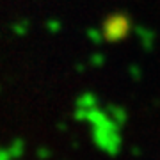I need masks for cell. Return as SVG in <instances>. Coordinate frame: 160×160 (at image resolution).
Returning a JSON list of instances; mask_svg holds the SVG:
<instances>
[{"instance_id": "10", "label": "cell", "mask_w": 160, "mask_h": 160, "mask_svg": "<svg viewBox=\"0 0 160 160\" xmlns=\"http://www.w3.org/2000/svg\"><path fill=\"white\" fill-rule=\"evenodd\" d=\"M137 32L141 34V41L144 43V46L149 48V43H151V39H153V36L149 34L148 30H144V29H137Z\"/></svg>"}, {"instance_id": "2", "label": "cell", "mask_w": 160, "mask_h": 160, "mask_svg": "<svg viewBox=\"0 0 160 160\" xmlns=\"http://www.w3.org/2000/svg\"><path fill=\"white\" fill-rule=\"evenodd\" d=\"M100 30L103 34V41L119 43V41L126 39L130 36V32L133 30V23H132V18L126 12H112L103 20Z\"/></svg>"}, {"instance_id": "12", "label": "cell", "mask_w": 160, "mask_h": 160, "mask_svg": "<svg viewBox=\"0 0 160 160\" xmlns=\"http://www.w3.org/2000/svg\"><path fill=\"white\" fill-rule=\"evenodd\" d=\"M38 157H39L41 160H46V158H50L52 157V151L48 148H39L38 149Z\"/></svg>"}, {"instance_id": "4", "label": "cell", "mask_w": 160, "mask_h": 160, "mask_svg": "<svg viewBox=\"0 0 160 160\" xmlns=\"http://www.w3.org/2000/svg\"><path fill=\"white\" fill-rule=\"evenodd\" d=\"M107 112L119 126H123L126 123V119H128V114H126L125 107H119V105H107Z\"/></svg>"}, {"instance_id": "11", "label": "cell", "mask_w": 160, "mask_h": 160, "mask_svg": "<svg viewBox=\"0 0 160 160\" xmlns=\"http://www.w3.org/2000/svg\"><path fill=\"white\" fill-rule=\"evenodd\" d=\"M0 160H16V158L12 157L11 151H9L7 146H6V148H0Z\"/></svg>"}, {"instance_id": "1", "label": "cell", "mask_w": 160, "mask_h": 160, "mask_svg": "<svg viewBox=\"0 0 160 160\" xmlns=\"http://www.w3.org/2000/svg\"><path fill=\"white\" fill-rule=\"evenodd\" d=\"M73 119L89 125L92 144L100 151L114 157L121 151L123 139H121V126L109 116L107 109L96 105L92 109H73Z\"/></svg>"}, {"instance_id": "8", "label": "cell", "mask_w": 160, "mask_h": 160, "mask_svg": "<svg viewBox=\"0 0 160 160\" xmlns=\"http://www.w3.org/2000/svg\"><path fill=\"white\" fill-rule=\"evenodd\" d=\"M46 29H48L50 34H59L62 30V22H59V20H48L46 22Z\"/></svg>"}, {"instance_id": "3", "label": "cell", "mask_w": 160, "mask_h": 160, "mask_svg": "<svg viewBox=\"0 0 160 160\" xmlns=\"http://www.w3.org/2000/svg\"><path fill=\"white\" fill-rule=\"evenodd\" d=\"M96 105H100V100H98V96L91 91L82 92V94L75 100V107H77V109H92V107H96Z\"/></svg>"}, {"instance_id": "9", "label": "cell", "mask_w": 160, "mask_h": 160, "mask_svg": "<svg viewBox=\"0 0 160 160\" xmlns=\"http://www.w3.org/2000/svg\"><path fill=\"white\" fill-rule=\"evenodd\" d=\"M89 62H91V66L100 68V66H103V64H105V55H103V53H92L91 59H89Z\"/></svg>"}, {"instance_id": "5", "label": "cell", "mask_w": 160, "mask_h": 160, "mask_svg": "<svg viewBox=\"0 0 160 160\" xmlns=\"http://www.w3.org/2000/svg\"><path fill=\"white\" fill-rule=\"evenodd\" d=\"M7 149L11 151V155L14 158H22L23 155H25V141L22 137H14L11 142L7 144Z\"/></svg>"}, {"instance_id": "6", "label": "cell", "mask_w": 160, "mask_h": 160, "mask_svg": "<svg viewBox=\"0 0 160 160\" xmlns=\"http://www.w3.org/2000/svg\"><path fill=\"white\" fill-rule=\"evenodd\" d=\"M11 30L14 32V36H27L29 34V30H30V23L27 22V20H18V22L12 23V27Z\"/></svg>"}, {"instance_id": "7", "label": "cell", "mask_w": 160, "mask_h": 160, "mask_svg": "<svg viewBox=\"0 0 160 160\" xmlns=\"http://www.w3.org/2000/svg\"><path fill=\"white\" fill-rule=\"evenodd\" d=\"M87 38H89V41H92L94 45L103 43V34H102L100 29H87Z\"/></svg>"}]
</instances>
